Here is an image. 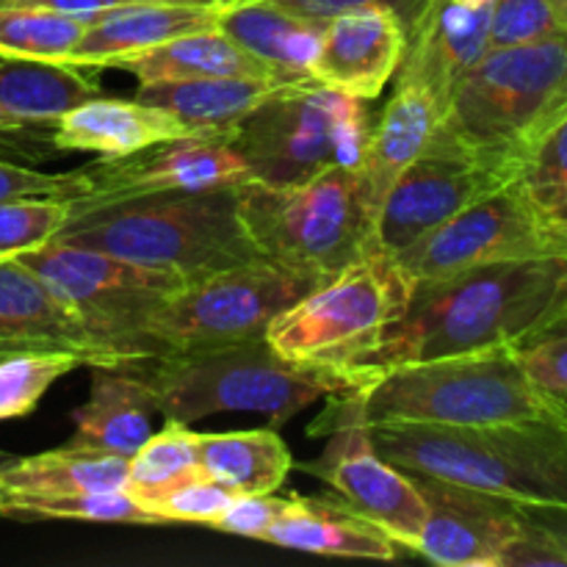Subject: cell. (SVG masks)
Returning <instances> with one entry per match:
<instances>
[{
	"label": "cell",
	"instance_id": "6da1fadb",
	"mask_svg": "<svg viewBox=\"0 0 567 567\" xmlns=\"http://www.w3.org/2000/svg\"><path fill=\"white\" fill-rule=\"evenodd\" d=\"M567 313V258L485 264L419 286L404 319L354 374V391L385 369L449 354L518 349Z\"/></svg>",
	"mask_w": 567,
	"mask_h": 567
},
{
	"label": "cell",
	"instance_id": "7a4b0ae2",
	"mask_svg": "<svg viewBox=\"0 0 567 567\" xmlns=\"http://www.w3.org/2000/svg\"><path fill=\"white\" fill-rule=\"evenodd\" d=\"M371 437L388 463L413 476L520 507H567V415L482 430L374 424Z\"/></svg>",
	"mask_w": 567,
	"mask_h": 567
},
{
	"label": "cell",
	"instance_id": "3957f363",
	"mask_svg": "<svg viewBox=\"0 0 567 567\" xmlns=\"http://www.w3.org/2000/svg\"><path fill=\"white\" fill-rule=\"evenodd\" d=\"M567 114V31L491 48L454 86L437 142L513 175L537 138Z\"/></svg>",
	"mask_w": 567,
	"mask_h": 567
},
{
	"label": "cell",
	"instance_id": "277c9868",
	"mask_svg": "<svg viewBox=\"0 0 567 567\" xmlns=\"http://www.w3.org/2000/svg\"><path fill=\"white\" fill-rule=\"evenodd\" d=\"M365 421L482 430L567 415V399L543 391L515 349L449 354L385 369L358 388Z\"/></svg>",
	"mask_w": 567,
	"mask_h": 567
},
{
	"label": "cell",
	"instance_id": "5b68a950",
	"mask_svg": "<svg viewBox=\"0 0 567 567\" xmlns=\"http://www.w3.org/2000/svg\"><path fill=\"white\" fill-rule=\"evenodd\" d=\"M236 188L122 199L70 216L55 238L197 280L260 258L238 216Z\"/></svg>",
	"mask_w": 567,
	"mask_h": 567
},
{
	"label": "cell",
	"instance_id": "8992f818",
	"mask_svg": "<svg viewBox=\"0 0 567 567\" xmlns=\"http://www.w3.org/2000/svg\"><path fill=\"white\" fill-rule=\"evenodd\" d=\"M138 371L153 391L158 413L186 424L216 413H258L282 424L319 399L352 391L347 377L277 354L266 336L197 352L158 354L138 363Z\"/></svg>",
	"mask_w": 567,
	"mask_h": 567
},
{
	"label": "cell",
	"instance_id": "52a82bcc",
	"mask_svg": "<svg viewBox=\"0 0 567 567\" xmlns=\"http://www.w3.org/2000/svg\"><path fill=\"white\" fill-rule=\"evenodd\" d=\"M236 194L255 252L316 286L377 249L374 214L354 166H338L288 186L247 181Z\"/></svg>",
	"mask_w": 567,
	"mask_h": 567
},
{
	"label": "cell",
	"instance_id": "ba28073f",
	"mask_svg": "<svg viewBox=\"0 0 567 567\" xmlns=\"http://www.w3.org/2000/svg\"><path fill=\"white\" fill-rule=\"evenodd\" d=\"M413 291L402 264L371 249L282 310L266 341L291 363L347 377L354 391V374L404 319Z\"/></svg>",
	"mask_w": 567,
	"mask_h": 567
},
{
	"label": "cell",
	"instance_id": "9c48e42d",
	"mask_svg": "<svg viewBox=\"0 0 567 567\" xmlns=\"http://www.w3.org/2000/svg\"><path fill=\"white\" fill-rule=\"evenodd\" d=\"M310 288L316 282L308 277L252 258L183 282L138 321L131 343L144 358H158L264 338L271 321Z\"/></svg>",
	"mask_w": 567,
	"mask_h": 567
},
{
	"label": "cell",
	"instance_id": "30bf717a",
	"mask_svg": "<svg viewBox=\"0 0 567 567\" xmlns=\"http://www.w3.org/2000/svg\"><path fill=\"white\" fill-rule=\"evenodd\" d=\"M371 122L365 100L319 83H297L255 109L233 131V147L252 181L288 186L338 166L358 169Z\"/></svg>",
	"mask_w": 567,
	"mask_h": 567
},
{
	"label": "cell",
	"instance_id": "8fae6325",
	"mask_svg": "<svg viewBox=\"0 0 567 567\" xmlns=\"http://www.w3.org/2000/svg\"><path fill=\"white\" fill-rule=\"evenodd\" d=\"M14 260L42 277L100 338L138 363L150 358L133 349V330L186 282V277L175 271L133 264L61 238L17 255Z\"/></svg>",
	"mask_w": 567,
	"mask_h": 567
},
{
	"label": "cell",
	"instance_id": "7c38bea8",
	"mask_svg": "<svg viewBox=\"0 0 567 567\" xmlns=\"http://www.w3.org/2000/svg\"><path fill=\"white\" fill-rule=\"evenodd\" d=\"M319 426L330 435L324 452L302 465L336 491L341 502L413 551L426 524V498L413 474L388 463L374 446L358 391L336 393Z\"/></svg>",
	"mask_w": 567,
	"mask_h": 567
},
{
	"label": "cell",
	"instance_id": "4fadbf2b",
	"mask_svg": "<svg viewBox=\"0 0 567 567\" xmlns=\"http://www.w3.org/2000/svg\"><path fill=\"white\" fill-rule=\"evenodd\" d=\"M567 258V236L535 214L515 183H504L396 258L413 286H430L485 264Z\"/></svg>",
	"mask_w": 567,
	"mask_h": 567
},
{
	"label": "cell",
	"instance_id": "5bb4252c",
	"mask_svg": "<svg viewBox=\"0 0 567 567\" xmlns=\"http://www.w3.org/2000/svg\"><path fill=\"white\" fill-rule=\"evenodd\" d=\"M83 175L86 188L70 199L72 216L122 199L208 192L252 181L249 166L233 147V133L169 138L120 158H100L83 166Z\"/></svg>",
	"mask_w": 567,
	"mask_h": 567
},
{
	"label": "cell",
	"instance_id": "9a60e30c",
	"mask_svg": "<svg viewBox=\"0 0 567 567\" xmlns=\"http://www.w3.org/2000/svg\"><path fill=\"white\" fill-rule=\"evenodd\" d=\"M509 181L513 175L507 169L482 164L463 150L435 138L432 147L399 175L382 199L374 225V247L391 258H402L452 216Z\"/></svg>",
	"mask_w": 567,
	"mask_h": 567
},
{
	"label": "cell",
	"instance_id": "2e32d148",
	"mask_svg": "<svg viewBox=\"0 0 567 567\" xmlns=\"http://www.w3.org/2000/svg\"><path fill=\"white\" fill-rule=\"evenodd\" d=\"M14 352H70L83 365H138L100 338L48 282L20 260H0V358Z\"/></svg>",
	"mask_w": 567,
	"mask_h": 567
},
{
	"label": "cell",
	"instance_id": "e0dca14e",
	"mask_svg": "<svg viewBox=\"0 0 567 567\" xmlns=\"http://www.w3.org/2000/svg\"><path fill=\"white\" fill-rule=\"evenodd\" d=\"M426 498V524L413 551L443 567H502L524 529L520 504L415 476Z\"/></svg>",
	"mask_w": 567,
	"mask_h": 567
},
{
	"label": "cell",
	"instance_id": "ac0fdd59",
	"mask_svg": "<svg viewBox=\"0 0 567 567\" xmlns=\"http://www.w3.org/2000/svg\"><path fill=\"white\" fill-rule=\"evenodd\" d=\"M496 0H426L408 28V50L396 81L426 89L446 111L460 78L491 50Z\"/></svg>",
	"mask_w": 567,
	"mask_h": 567
},
{
	"label": "cell",
	"instance_id": "d6986e66",
	"mask_svg": "<svg viewBox=\"0 0 567 567\" xmlns=\"http://www.w3.org/2000/svg\"><path fill=\"white\" fill-rule=\"evenodd\" d=\"M408 50V28L393 11L365 9L324 22L310 78L371 103L396 78Z\"/></svg>",
	"mask_w": 567,
	"mask_h": 567
},
{
	"label": "cell",
	"instance_id": "ffe728a7",
	"mask_svg": "<svg viewBox=\"0 0 567 567\" xmlns=\"http://www.w3.org/2000/svg\"><path fill=\"white\" fill-rule=\"evenodd\" d=\"M92 391L72 413L75 435L66 446L109 457H133L153 432V391L138 365H89Z\"/></svg>",
	"mask_w": 567,
	"mask_h": 567
},
{
	"label": "cell",
	"instance_id": "44dd1931",
	"mask_svg": "<svg viewBox=\"0 0 567 567\" xmlns=\"http://www.w3.org/2000/svg\"><path fill=\"white\" fill-rule=\"evenodd\" d=\"M441 120V103L426 89L396 81L380 116H374L371 122L363 161L358 166L365 199L374 214V225L382 199L388 197L399 175L432 147Z\"/></svg>",
	"mask_w": 567,
	"mask_h": 567
},
{
	"label": "cell",
	"instance_id": "7402d4cb",
	"mask_svg": "<svg viewBox=\"0 0 567 567\" xmlns=\"http://www.w3.org/2000/svg\"><path fill=\"white\" fill-rule=\"evenodd\" d=\"M183 136H205V133H194L169 111L155 109L136 97H92L66 111L50 127V142L61 153H97L103 158H120Z\"/></svg>",
	"mask_w": 567,
	"mask_h": 567
},
{
	"label": "cell",
	"instance_id": "603a6c76",
	"mask_svg": "<svg viewBox=\"0 0 567 567\" xmlns=\"http://www.w3.org/2000/svg\"><path fill=\"white\" fill-rule=\"evenodd\" d=\"M221 6L161 3V0H136L105 9L92 17L86 33L66 64L75 66H114L116 61L155 48L161 42L203 31L216 25Z\"/></svg>",
	"mask_w": 567,
	"mask_h": 567
},
{
	"label": "cell",
	"instance_id": "cb8c5ba5",
	"mask_svg": "<svg viewBox=\"0 0 567 567\" xmlns=\"http://www.w3.org/2000/svg\"><path fill=\"white\" fill-rule=\"evenodd\" d=\"M264 543L291 551L321 554V557L380 559L399 557L396 540L341 498L288 496L275 524L266 529Z\"/></svg>",
	"mask_w": 567,
	"mask_h": 567
},
{
	"label": "cell",
	"instance_id": "d4e9b609",
	"mask_svg": "<svg viewBox=\"0 0 567 567\" xmlns=\"http://www.w3.org/2000/svg\"><path fill=\"white\" fill-rule=\"evenodd\" d=\"M313 81H288V78H199V81L144 83L136 100L169 111L172 116L192 127L194 133H233L255 109L275 94Z\"/></svg>",
	"mask_w": 567,
	"mask_h": 567
},
{
	"label": "cell",
	"instance_id": "484cf974",
	"mask_svg": "<svg viewBox=\"0 0 567 567\" xmlns=\"http://www.w3.org/2000/svg\"><path fill=\"white\" fill-rule=\"evenodd\" d=\"M216 28L280 75L313 81L310 66L319 53L324 22L305 20L269 0H233L219 9Z\"/></svg>",
	"mask_w": 567,
	"mask_h": 567
},
{
	"label": "cell",
	"instance_id": "4316f807",
	"mask_svg": "<svg viewBox=\"0 0 567 567\" xmlns=\"http://www.w3.org/2000/svg\"><path fill=\"white\" fill-rule=\"evenodd\" d=\"M114 66L131 72L138 81V86H144V83L199 81V78L225 75L286 78L260 59H255L252 53L238 48L216 25L183 33V37L169 39V42H161L136 55H127V59L116 61ZM288 81H293V78H288Z\"/></svg>",
	"mask_w": 567,
	"mask_h": 567
},
{
	"label": "cell",
	"instance_id": "83f0119b",
	"mask_svg": "<svg viewBox=\"0 0 567 567\" xmlns=\"http://www.w3.org/2000/svg\"><path fill=\"white\" fill-rule=\"evenodd\" d=\"M197 460L208 480L238 496L277 493L293 468L291 449L271 430L197 432Z\"/></svg>",
	"mask_w": 567,
	"mask_h": 567
},
{
	"label": "cell",
	"instance_id": "f1b7e54d",
	"mask_svg": "<svg viewBox=\"0 0 567 567\" xmlns=\"http://www.w3.org/2000/svg\"><path fill=\"white\" fill-rule=\"evenodd\" d=\"M92 97H100V83L86 66L0 55V105L28 125L53 127Z\"/></svg>",
	"mask_w": 567,
	"mask_h": 567
},
{
	"label": "cell",
	"instance_id": "f546056e",
	"mask_svg": "<svg viewBox=\"0 0 567 567\" xmlns=\"http://www.w3.org/2000/svg\"><path fill=\"white\" fill-rule=\"evenodd\" d=\"M3 496H70V493L125 491L127 460L59 446L33 457L9 460L0 468Z\"/></svg>",
	"mask_w": 567,
	"mask_h": 567
},
{
	"label": "cell",
	"instance_id": "4dcf8cb0",
	"mask_svg": "<svg viewBox=\"0 0 567 567\" xmlns=\"http://www.w3.org/2000/svg\"><path fill=\"white\" fill-rule=\"evenodd\" d=\"M92 17L31 6H0V55L3 59L59 61L66 64Z\"/></svg>",
	"mask_w": 567,
	"mask_h": 567
},
{
	"label": "cell",
	"instance_id": "1f68e13d",
	"mask_svg": "<svg viewBox=\"0 0 567 567\" xmlns=\"http://www.w3.org/2000/svg\"><path fill=\"white\" fill-rule=\"evenodd\" d=\"M203 474L197 460V432L186 421L166 419L158 432H150L147 441L127 457V485L138 502L161 496L181 482Z\"/></svg>",
	"mask_w": 567,
	"mask_h": 567
},
{
	"label": "cell",
	"instance_id": "d6a6232c",
	"mask_svg": "<svg viewBox=\"0 0 567 567\" xmlns=\"http://www.w3.org/2000/svg\"><path fill=\"white\" fill-rule=\"evenodd\" d=\"M0 515L6 518L86 520V524L164 526L131 491L70 493V496H3Z\"/></svg>",
	"mask_w": 567,
	"mask_h": 567
},
{
	"label": "cell",
	"instance_id": "836d02e7",
	"mask_svg": "<svg viewBox=\"0 0 567 567\" xmlns=\"http://www.w3.org/2000/svg\"><path fill=\"white\" fill-rule=\"evenodd\" d=\"M513 183L540 219L567 236V114L515 164Z\"/></svg>",
	"mask_w": 567,
	"mask_h": 567
},
{
	"label": "cell",
	"instance_id": "e575fe53",
	"mask_svg": "<svg viewBox=\"0 0 567 567\" xmlns=\"http://www.w3.org/2000/svg\"><path fill=\"white\" fill-rule=\"evenodd\" d=\"M81 365L70 352H14L0 358V421L25 419L55 380Z\"/></svg>",
	"mask_w": 567,
	"mask_h": 567
},
{
	"label": "cell",
	"instance_id": "d590c367",
	"mask_svg": "<svg viewBox=\"0 0 567 567\" xmlns=\"http://www.w3.org/2000/svg\"><path fill=\"white\" fill-rule=\"evenodd\" d=\"M70 216V197L0 199V260L53 241Z\"/></svg>",
	"mask_w": 567,
	"mask_h": 567
},
{
	"label": "cell",
	"instance_id": "8d00e7d4",
	"mask_svg": "<svg viewBox=\"0 0 567 567\" xmlns=\"http://www.w3.org/2000/svg\"><path fill=\"white\" fill-rule=\"evenodd\" d=\"M238 493L227 491L219 482L208 480L205 474L194 476V480L181 482V485L169 487L161 496L147 498L142 502L144 507L153 515H158L166 524H199L210 526L221 513L227 509V504L236 498Z\"/></svg>",
	"mask_w": 567,
	"mask_h": 567
},
{
	"label": "cell",
	"instance_id": "74e56055",
	"mask_svg": "<svg viewBox=\"0 0 567 567\" xmlns=\"http://www.w3.org/2000/svg\"><path fill=\"white\" fill-rule=\"evenodd\" d=\"M567 31L548 0H496L491 17V48L537 42Z\"/></svg>",
	"mask_w": 567,
	"mask_h": 567
},
{
	"label": "cell",
	"instance_id": "f35d334b",
	"mask_svg": "<svg viewBox=\"0 0 567 567\" xmlns=\"http://www.w3.org/2000/svg\"><path fill=\"white\" fill-rule=\"evenodd\" d=\"M526 374L554 396L567 399V327L557 324L515 349Z\"/></svg>",
	"mask_w": 567,
	"mask_h": 567
},
{
	"label": "cell",
	"instance_id": "ab89813d",
	"mask_svg": "<svg viewBox=\"0 0 567 567\" xmlns=\"http://www.w3.org/2000/svg\"><path fill=\"white\" fill-rule=\"evenodd\" d=\"M86 188L83 169L39 172L0 158V199L20 197H78Z\"/></svg>",
	"mask_w": 567,
	"mask_h": 567
},
{
	"label": "cell",
	"instance_id": "60d3db41",
	"mask_svg": "<svg viewBox=\"0 0 567 567\" xmlns=\"http://www.w3.org/2000/svg\"><path fill=\"white\" fill-rule=\"evenodd\" d=\"M269 3L280 6V9L291 11V14L305 17V20H319L327 22L332 17L349 14V11H365V9H388L410 28L426 0H269Z\"/></svg>",
	"mask_w": 567,
	"mask_h": 567
},
{
	"label": "cell",
	"instance_id": "b9f144b4",
	"mask_svg": "<svg viewBox=\"0 0 567 567\" xmlns=\"http://www.w3.org/2000/svg\"><path fill=\"white\" fill-rule=\"evenodd\" d=\"M282 504H286V498H277L275 493H266V496H236L227 504L225 513L210 524V529L264 540L266 529L275 524Z\"/></svg>",
	"mask_w": 567,
	"mask_h": 567
},
{
	"label": "cell",
	"instance_id": "7bdbcfd3",
	"mask_svg": "<svg viewBox=\"0 0 567 567\" xmlns=\"http://www.w3.org/2000/svg\"><path fill=\"white\" fill-rule=\"evenodd\" d=\"M520 513L557 546L567 563V507H520Z\"/></svg>",
	"mask_w": 567,
	"mask_h": 567
},
{
	"label": "cell",
	"instance_id": "ee69618b",
	"mask_svg": "<svg viewBox=\"0 0 567 567\" xmlns=\"http://www.w3.org/2000/svg\"><path fill=\"white\" fill-rule=\"evenodd\" d=\"M122 3H136V0H0V6H31V9H53L81 17H94Z\"/></svg>",
	"mask_w": 567,
	"mask_h": 567
},
{
	"label": "cell",
	"instance_id": "f6af8a7d",
	"mask_svg": "<svg viewBox=\"0 0 567 567\" xmlns=\"http://www.w3.org/2000/svg\"><path fill=\"white\" fill-rule=\"evenodd\" d=\"M33 131H39V127L28 125L0 105V158L6 153H25V147L33 144Z\"/></svg>",
	"mask_w": 567,
	"mask_h": 567
},
{
	"label": "cell",
	"instance_id": "bcb514c9",
	"mask_svg": "<svg viewBox=\"0 0 567 567\" xmlns=\"http://www.w3.org/2000/svg\"><path fill=\"white\" fill-rule=\"evenodd\" d=\"M161 3H188V6H225L233 0H161Z\"/></svg>",
	"mask_w": 567,
	"mask_h": 567
},
{
	"label": "cell",
	"instance_id": "7dc6e473",
	"mask_svg": "<svg viewBox=\"0 0 567 567\" xmlns=\"http://www.w3.org/2000/svg\"><path fill=\"white\" fill-rule=\"evenodd\" d=\"M548 3H551V9L557 11L559 22L567 28V0H548Z\"/></svg>",
	"mask_w": 567,
	"mask_h": 567
},
{
	"label": "cell",
	"instance_id": "c3c4849f",
	"mask_svg": "<svg viewBox=\"0 0 567 567\" xmlns=\"http://www.w3.org/2000/svg\"><path fill=\"white\" fill-rule=\"evenodd\" d=\"M9 460H11V457H9V454H3V452H0V468H3V465H6V463H9Z\"/></svg>",
	"mask_w": 567,
	"mask_h": 567
},
{
	"label": "cell",
	"instance_id": "681fc988",
	"mask_svg": "<svg viewBox=\"0 0 567 567\" xmlns=\"http://www.w3.org/2000/svg\"><path fill=\"white\" fill-rule=\"evenodd\" d=\"M559 324H563V327H567V313L563 316V321H559Z\"/></svg>",
	"mask_w": 567,
	"mask_h": 567
},
{
	"label": "cell",
	"instance_id": "f907efd6",
	"mask_svg": "<svg viewBox=\"0 0 567 567\" xmlns=\"http://www.w3.org/2000/svg\"><path fill=\"white\" fill-rule=\"evenodd\" d=\"M0 498H3V485H0Z\"/></svg>",
	"mask_w": 567,
	"mask_h": 567
},
{
	"label": "cell",
	"instance_id": "816d5d0a",
	"mask_svg": "<svg viewBox=\"0 0 567 567\" xmlns=\"http://www.w3.org/2000/svg\"><path fill=\"white\" fill-rule=\"evenodd\" d=\"M0 502H3V498H0Z\"/></svg>",
	"mask_w": 567,
	"mask_h": 567
}]
</instances>
